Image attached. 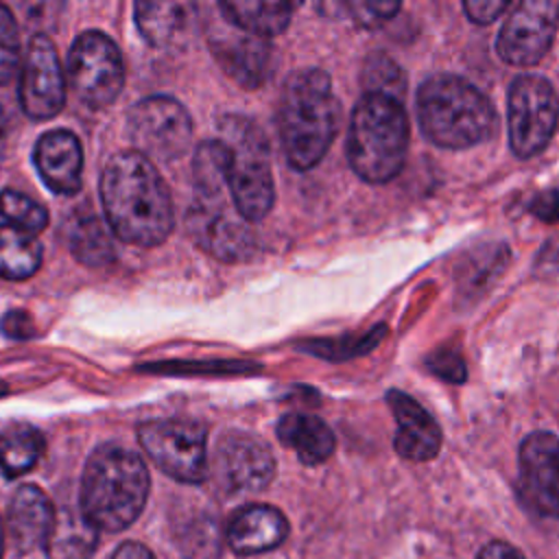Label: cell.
Segmentation results:
<instances>
[{
	"instance_id": "obj_36",
	"label": "cell",
	"mask_w": 559,
	"mask_h": 559,
	"mask_svg": "<svg viewBox=\"0 0 559 559\" xmlns=\"http://www.w3.org/2000/svg\"><path fill=\"white\" fill-rule=\"evenodd\" d=\"M2 332L11 338H31L35 334V325L28 312L24 310H11L4 314L2 323H0Z\"/></svg>"
},
{
	"instance_id": "obj_41",
	"label": "cell",
	"mask_w": 559,
	"mask_h": 559,
	"mask_svg": "<svg viewBox=\"0 0 559 559\" xmlns=\"http://www.w3.org/2000/svg\"><path fill=\"white\" fill-rule=\"evenodd\" d=\"M4 542H7V533H4L2 518H0V559H2V552H4Z\"/></svg>"
},
{
	"instance_id": "obj_24",
	"label": "cell",
	"mask_w": 559,
	"mask_h": 559,
	"mask_svg": "<svg viewBox=\"0 0 559 559\" xmlns=\"http://www.w3.org/2000/svg\"><path fill=\"white\" fill-rule=\"evenodd\" d=\"M98 546V528L83 513L63 511L55 515L44 542L48 559H90Z\"/></svg>"
},
{
	"instance_id": "obj_32",
	"label": "cell",
	"mask_w": 559,
	"mask_h": 559,
	"mask_svg": "<svg viewBox=\"0 0 559 559\" xmlns=\"http://www.w3.org/2000/svg\"><path fill=\"white\" fill-rule=\"evenodd\" d=\"M20 28L9 11V7L0 4V85L9 83L20 66Z\"/></svg>"
},
{
	"instance_id": "obj_27",
	"label": "cell",
	"mask_w": 559,
	"mask_h": 559,
	"mask_svg": "<svg viewBox=\"0 0 559 559\" xmlns=\"http://www.w3.org/2000/svg\"><path fill=\"white\" fill-rule=\"evenodd\" d=\"M44 452V437L35 426L15 424L0 432V467L9 478L28 472Z\"/></svg>"
},
{
	"instance_id": "obj_5",
	"label": "cell",
	"mask_w": 559,
	"mask_h": 559,
	"mask_svg": "<svg viewBox=\"0 0 559 559\" xmlns=\"http://www.w3.org/2000/svg\"><path fill=\"white\" fill-rule=\"evenodd\" d=\"M408 116L402 100L386 94H362L347 131V162L367 183H386L404 166Z\"/></svg>"
},
{
	"instance_id": "obj_29",
	"label": "cell",
	"mask_w": 559,
	"mask_h": 559,
	"mask_svg": "<svg viewBox=\"0 0 559 559\" xmlns=\"http://www.w3.org/2000/svg\"><path fill=\"white\" fill-rule=\"evenodd\" d=\"M384 334H386V328L376 325L365 334H352V336L347 334L341 338H314V341H306L301 347L304 352H310L325 360H347V358L371 352L382 341Z\"/></svg>"
},
{
	"instance_id": "obj_20",
	"label": "cell",
	"mask_w": 559,
	"mask_h": 559,
	"mask_svg": "<svg viewBox=\"0 0 559 559\" xmlns=\"http://www.w3.org/2000/svg\"><path fill=\"white\" fill-rule=\"evenodd\" d=\"M133 15L138 31L155 48H183L197 31V7L192 2H135Z\"/></svg>"
},
{
	"instance_id": "obj_14",
	"label": "cell",
	"mask_w": 559,
	"mask_h": 559,
	"mask_svg": "<svg viewBox=\"0 0 559 559\" xmlns=\"http://www.w3.org/2000/svg\"><path fill=\"white\" fill-rule=\"evenodd\" d=\"M214 472L227 491L255 493L275 476V459L264 441L247 432H227L214 450Z\"/></svg>"
},
{
	"instance_id": "obj_35",
	"label": "cell",
	"mask_w": 559,
	"mask_h": 559,
	"mask_svg": "<svg viewBox=\"0 0 559 559\" xmlns=\"http://www.w3.org/2000/svg\"><path fill=\"white\" fill-rule=\"evenodd\" d=\"M507 9H509V2L504 0H465L463 2V11L476 24H489Z\"/></svg>"
},
{
	"instance_id": "obj_28",
	"label": "cell",
	"mask_w": 559,
	"mask_h": 559,
	"mask_svg": "<svg viewBox=\"0 0 559 559\" xmlns=\"http://www.w3.org/2000/svg\"><path fill=\"white\" fill-rule=\"evenodd\" d=\"M72 255L85 266H105L116 258L111 229L96 216H81L68 234Z\"/></svg>"
},
{
	"instance_id": "obj_16",
	"label": "cell",
	"mask_w": 559,
	"mask_h": 559,
	"mask_svg": "<svg viewBox=\"0 0 559 559\" xmlns=\"http://www.w3.org/2000/svg\"><path fill=\"white\" fill-rule=\"evenodd\" d=\"M210 48L221 70L245 90L262 87L273 74L271 39L245 31H223L210 37Z\"/></svg>"
},
{
	"instance_id": "obj_17",
	"label": "cell",
	"mask_w": 559,
	"mask_h": 559,
	"mask_svg": "<svg viewBox=\"0 0 559 559\" xmlns=\"http://www.w3.org/2000/svg\"><path fill=\"white\" fill-rule=\"evenodd\" d=\"M389 408L395 417L397 430L393 437L395 452L408 461H430L441 450V428L432 415L415 402L408 393L391 389L386 393Z\"/></svg>"
},
{
	"instance_id": "obj_11",
	"label": "cell",
	"mask_w": 559,
	"mask_h": 559,
	"mask_svg": "<svg viewBox=\"0 0 559 559\" xmlns=\"http://www.w3.org/2000/svg\"><path fill=\"white\" fill-rule=\"evenodd\" d=\"M559 28V0H524L504 20L496 50L509 66L528 68L544 59Z\"/></svg>"
},
{
	"instance_id": "obj_15",
	"label": "cell",
	"mask_w": 559,
	"mask_h": 559,
	"mask_svg": "<svg viewBox=\"0 0 559 559\" xmlns=\"http://www.w3.org/2000/svg\"><path fill=\"white\" fill-rule=\"evenodd\" d=\"M520 489L539 515L559 518V439L531 432L520 445Z\"/></svg>"
},
{
	"instance_id": "obj_30",
	"label": "cell",
	"mask_w": 559,
	"mask_h": 559,
	"mask_svg": "<svg viewBox=\"0 0 559 559\" xmlns=\"http://www.w3.org/2000/svg\"><path fill=\"white\" fill-rule=\"evenodd\" d=\"M0 216H4L9 225H13L22 231H28L33 236L44 231L48 225L46 207L17 190L0 192Z\"/></svg>"
},
{
	"instance_id": "obj_37",
	"label": "cell",
	"mask_w": 559,
	"mask_h": 559,
	"mask_svg": "<svg viewBox=\"0 0 559 559\" xmlns=\"http://www.w3.org/2000/svg\"><path fill=\"white\" fill-rule=\"evenodd\" d=\"M531 212H535L544 221H557L559 216V194L555 190L537 197V201L531 205Z\"/></svg>"
},
{
	"instance_id": "obj_26",
	"label": "cell",
	"mask_w": 559,
	"mask_h": 559,
	"mask_svg": "<svg viewBox=\"0 0 559 559\" xmlns=\"http://www.w3.org/2000/svg\"><path fill=\"white\" fill-rule=\"evenodd\" d=\"M41 264V245L28 231L9 223L0 225V277L26 280Z\"/></svg>"
},
{
	"instance_id": "obj_2",
	"label": "cell",
	"mask_w": 559,
	"mask_h": 559,
	"mask_svg": "<svg viewBox=\"0 0 559 559\" xmlns=\"http://www.w3.org/2000/svg\"><path fill=\"white\" fill-rule=\"evenodd\" d=\"M341 105L328 72L304 68L288 76L280 96L277 129L286 162L297 170L317 166L332 146Z\"/></svg>"
},
{
	"instance_id": "obj_21",
	"label": "cell",
	"mask_w": 559,
	"mask_h": 559,
	"mask_svg": "<svg viewBox=\"0 0 559 559\" xmlns=\"http://www.w3.org/2000/svg\"><path fill=\"white\" fill-rule=\"evenodd\" d=\"M288 537V520L271 504H249L234 513L227 542L236 555H258L280 546Z\"/></svg>"
},
{
	"instance_id": "obj_25",
	"label": "cell",
	"mask_w": 559,
	"mask_h": 559,
	"mask_svg": "<svg viewBox=\"0 0 559 559\" xmlns=\"http://www.w3.org/2000/svg\"><path fill=\"white\" fill-rule=\"evenodd\" d=\"M229 175V151L221 140L199 144L192 159V181L197 199L223 201Z\"/></svg>"
},
{
	"instance_id": "obj_4",
	"label": "cell",
	"mask_w": 559,
	"mask_h": 559,
	"mask_svg": "<svg viewBox=\"0 0 559 559\" xmlns=\"http://www.w3.org/2000/svg\"><path fill=\"white\" fill-rule=\"evenodd\" d=\"M417 118L424 135L441 148H469L496 131L491 100L467 79L435 74L417 90Z\"/></svg>"
},
{
	"instance_id": "obj_10",
	"label": "cell",
	"mask_w": 559,
	"mask_h": 559,
	"mask_svg": "<svg viewBox=\"0 0 559 559\" xmlns=\"http://www.w3.org/2000/svg\"><path fill=\"white\" fill-rule=\"evenodd\" d=\"M129 138L133 151L151 162H173L192 142V118L188 109L170 96L142 98L129 111Z\"/></svg>"
},
{
	"instance_id": "obj_18",
	"label": "cell",
	"mask_w": 559,
	"mask_h": 559,
	"mask_svg": "<svg viewBox=\"0 0 559 559\" xmlns=\"http://www.w3.org/2000/svg\"><path fill=\"white\" fill-rule=\"evenodd\" d=\"M33 162L41 181L55 194L70 197L79 192L83 173V148L72 131H46L33 148Z\"/></svg>"
},
{
	"instance_id": "obj_8",
	"label": "cell",
	"mask_w": 559,
	"mask_h": 559,
	"mask_svg": "<svg viewBox=\"0 0 559 559\" xmlns=\"http://www.w3.org/2000/svg\"><path fill=\"white\" fill-rule=\"evenodd\" d=\"M138 441L170 478L199 485L207 478V430L190 419H151L140 424Z\"/></svg>"
},
{
	"instance_id": "obj_1",
	"label": "cell",
	"mask_w": 559,
	"mask_h": 559,
	"mask_svg": "<svg viewBox=\"0 0 559 559\" xmlns=\"http://www.w3.org/2000/svg\"><path fill=\"white\" fill-rule=\"evenodd\" d=\"M100 203L109 229L129 245L157 247L175 225V205L155 164L138 151L111 155L100 175Z\"/></svg>"
},
{
	"instance_id": "obj_31",
	"label": "cell",
	"mask_w": 559,
	"mask_h": 559,
	"mask_svg": "<svg viewBox=\"0 0 559 559\" xmlns=\"http://www.w3.org/2000/svg\"><path fill=\"white\" fill-rule=\"evenodd\" d=\"M362 83L365 94H386L397 100H402L406 90V79L402 70L382 52H376L365 61Z\"/></svg>"
},
{
	"instance_id": "obj_38",
	"label": "cell",
	"mask_w": 559,
	"mask_h": 559,
	"mask_svg": "<svg viewBox=\"0 0 559 559\" xmlns=\"http://www.w3.org/2000/svg\"><path fill=\"white\" fill-rule=\"evenodd\" d=\"M476 559H524L522 552L507 542H489L480 548Z\"/></svg>"
},
{
	"instance_id": "obj_12",
	"label": "cell",
	"mask_w": 559,
	"mask_h": 559,
	"mask_svg": "<svg viewBox=\"0 0 559 559\" xmlns=\"http://www.w3.org/2000/svg\"><path fill=\"white\" fill-rule=\"evenodd\" d=\"M66 76L48 35H33L20 76V105L33 120H48L63 109Z\"/></svg>"
},
{
	"instance_id": "obj_39",
	"label": "cell",
	"mask_w": 559,
	"mask_h": 559,
	"mask_svg": "<svg viewBox=\"0 0 559 559\" xmlns=\"http://www.w3.org/2000/svg\"><path fill=\"white\" fill-rule=\"evenodd\" d=\"M111 559H155V555L140 542H122Z\"/></svg>"
},
{
	"instance_id": "obj_33",
	"label": "cell",
	"mask_w": 559,
	"mask_h": 559,
	"mask_svg": "<svg viewBox=\"0 0 559 559\" xmlns=\"http://www.w3.org/2000/svg\"><path fill=\"white\" fill-rule=\"evenodd\" d=\"M352 20L362 28H378L400 11V2L391 0H352L345 4Z\"/></svg>"
},
{
	"instance_id": "obj_40",
	"label": "cell",
	"mask_w": 559,
	"mask_h": 559,
	"mask_svg": "<svg viewBox=\"0 0 559 559\" xmlns=\"http://www.w3.org/2000/svg\"><path fill=\"white\" fill-rule=\"evenodd\" d=\"M7 140H9V120H7L4 109L0 107V162H2L4 151H7Z\"/></svg>"
},
{
	"instance_id": "obj_3",
	"label": "cell",
	"mask_w": 559,
	"mask_h": 559,
	"mask_svg": "<svg viewBox=\"0 0 559 559\" xmlns=\"http://www.w3.org/2000/svg\"><path fill=\"white\" fill-rule=\"evenodd\" d=\"M148 487V469L140 454L116 443L98 445L83 469L81 513L98 531H124L142 513Z\"/></svg>"
},
{
	"instance_id": "obj_19",
	"label": "cell",
	"mask_w": 559,
	"mask_h": 559,
	"mask_svg": "<svg viewBox=\"0 0 559 559\" xmlns=\"http://www.w3.org/2000/svg\"><path fill=\"white\" fill-rule=\"evenodd\" d=\"M55 509L50 498L35 485H22L15 489L7 509V544L15 555H26L37 546H44L52 522Z\"/></svg>"
},
{
	"instance_id": "obj_34",
	"label": "cell",
	"mask_w": 559,
	"mask_h": 559,
	"mask_svg": "<svg viewBox=\"0 0 559 559\" xmlns=\"http://www.w3.org/2000/svg\"><path fill=\"white\" fill-rule=\"evenodd\" d=\"M426 369L430 373H435L437 378L454 382V384H459V382H463L467 378L463 358L456 352H452V349H435L426 358Z\"/></svg>"
},
{
	"instance_id": "obj_6",
	"label": "cell",
	"mask_w": 559,
	"mask_h": 559,
	"mask_svg": "<svg viewBox=\"0 0 559 559\" xmlns=\"http://www.w3.org/2000/svg\"><path fill=\"white\" fill-rule=\"evenodd\" d=\"M218 140L229 151L227 188L234 210L245 221H262L275 201L266 135L251 118L229 114L218 124Z\"/></svg>"
},
{
	"instance_id": "obj_9",
	"label": "cell",
	"mask_w": 559,
	"mask_h": 559,
	"mask_svg": "<svg viewBox=\"0 0 559 559\" xmlns=\"http://www.w3.org/2000/svg\"><path fill=\"white\" fill-rule=\"evenodd\" d=\"M68 76L83 105L105 109L124 85V63L118 46L100 31L81 33L68 55Z\"/></svg>"
},
{
	"instance_id": "obj_23",
	"label": "cell",
	"mask_w": 559,
	"mask_h": 559,
	"mask_svg": "<svg viewBox=\"0 0 559 559\" xmlns=\"http://www.w3.org/2000/svg\"><path fill=\"white\" fill-rule=\"evenodd\" d=\"M218 9L231 26L262 39H271L280 35L290 24V13H293V7L288 2H262V0H229V2H221Z\"/></svg>"
},
{
	"instance_id": "obj_22",
	"label": "cell",
	"mask_w": 559,
	"mask_h": 559,
	"mask_svg": "<svg viewBox=\"0 0 559 559\" xmlns=\"http://www.w3.org/2000/svg\"><path fill=\"white\" fill-rule=\"evenodd\" d=\"M277 439L295 450L301 463L306 465H319L328 461L334 452L336 439L330 426L306 413H288L277 421Z\"/></svg>"
},
{
	"instance_id": "obj_13",
	"label": "cell",
	"mask_w": 559,
	"mask_h": 559,
	"mask_svg": "<svg viewBox=\"0 0 559 559\" xmlns=\"http://www.w3.org/2000/svg\"><path fill=\"white\" fill-rule=\"evenodd\" d=\"M186 225L192 240L223 262H240L253 255L255 236L238 212L225 207V199H197V203H192L188 210Z\"/></svg>"
},
{
	"instance_id": "obj_7",
	"label": "cell",
	"mask_w": 559,
	"mask_h": 559,
	"mask_svg": "<svg viewBox=\"0 0 559 559\" xmlns=\"http://www.w3.org/2000/svg\"><path fill=\"white\" fill-rule=\"evenodd\" d=\"M507 124L511 151L528 159L542 153L559 124V96L539 74H520L507 94Z\"/></svg>"
}]
</instances>
